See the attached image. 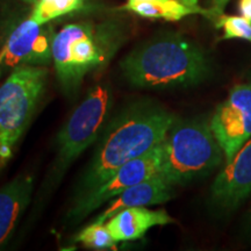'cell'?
I'll list each match as a JSON object with an SVG mask.
<instances>
[{
	"mask_svg": "<svg viewBox=\"0 0 251 251\" xmlns=\"http://www.w3.org/2000/svg\"><path fill=\"white\" fill-rule=\"evenodd\" d=\"M228 2L229 0H212V8L209 9L212 13V18H218L219 15L224 14Z\"/></svg>",
	"mask_w": 251,
	"mask_h": 251,
	"instance_id": "cell-18",
	"label": "cell"
},
{
	"mask_svg": "<svg viewBox=\"0 0 251 251\" xmlns=\"http://www.w3.org/2000/svg\"><path fill=\"white\" fill-rule=\"evenodd\" d=\"M176 118L155 102L125 108L107 125L81 180L80 197L107 181L122 165L163 143Z\"/></svg>",
	"mask_w": 251,
	"mask_h": 251,
	"instance_id": "cell-1",
	"label": "cell"
},
{
	"mask_svg": "<svg viewBox=\"0 0 251 251\" xmlns=\"http://www.w3.org/2000/svg\"><path fill=\"white\" fill-rule=\"evenodd\" d=\"M174 186L161 174L134 185L113 198L109 205L96 220L106 222L113 215L131 207H148L169 201L172 198Z\"/></svg>",
	"mask_w": 251,
	"mask_h": 251,
	"instance_id": "cell-11",
	"label": "cell"
},
{
	"mask_svg": "<svg viewBox=\"0 0 251 251\" xmlns=\"http://www.w3.org/2000/svg\"><path fill=\"white\" fill-rule=\"evenodd\" d=\"M75 240L94 250H114L117 241L112 236L106 222L94 220L77 235Z\"/></svg>",
	"mask_w": 251,
	"mask_h": 251,
	"instance_id": "cell-16",
	"label": "cell"
},
{
	"mask_svg": "<svg viewBox=\"0 0 251 251\" xmlns=\"http://www.w3.org/2000/svg\"><path fill=\"white\" fill-rule=\"evenodd\" d=\"M251 196V139L235 153L216 176L211 187V201L222 212L235 211Z\"/></svg>",
	"mask_w": 251,
	"mask_h": 251,
	"instance_id": "cell-10",
	"label": "cell"
},
{
	"mask_svg": "<svg viewBox=\"0 0 251 251\" xmlns=\"http://www.w3.org/2000/svg\"><path fill=\"white\" fill-rule=\"evenodd\" d=\"M23 1H26L28 4H36L37 0H23Z\"/></svg>",
	"mask_w": 251,
	"mask_h": 251,
	"instance_id": "cell-22",
	"label": "cell"
},
{
	"mask_svg": "<svg viewBox=\"0 0 251 251\" xmlns=\"http://www.w3.org/2000/svg\"><path fill=\"white\" fill-rule=\"evenodd\" d=\"M215 26L224 29L222 40L242 39L251 42V21L244 17L221 14L216 18Z\"/></svg>",
	"mask_w": 251,
	"mask_h": 251,
	"instance_id": "cell-17",
	"label": "cell"
},
{
	"mask_svg": "<svg viewBox=\"0 0 251 251\" xmlns=\"http://www.w3.org/2000/svg\"><path fill=\"white\" fill-rule=\"evenodd\" d=\"M211 128L228 163L251 139V83L238 84L213 113Z\"/></svg>",
	"mask_w": 251,
	"mask_h": 251,
	"instance_id": "cell-7",
	"label": "cell"
},
{
	"mask_svg": "<svg viewBox=\"0 0 251 251\" xmlns=\"http://www.w3.org/2000/svg\"><path fill=\"white\" fill-rule=\"evenodd\" d=\"M122 9L143 18L164 19L168 21H179L187 15L197 13L212 18L211 11L188 7L179 0H127Z\"/></svg>",
	"mask_w": 251,
	"mask_h": 251,
	"instance_id": "cell-14",
	"label": "cell"
},
{
	"mask_svg": "<svg viewBox=\"0 0 251 251\" xmlns=\"http://www.w3.org/2000/svg\"><path fill=\"white\" fill-rule=\"evenodd\" d=\"M238 9H240L242 17L251 21V0H240Z\"/></svg>",
	"mask_w": 251,
	"mask_h": 251,
	"instance_id": "cell-20",
	"label": "cell"
},
{
	"mask_svg": "<svg viewBox=\"0 0 251 251\" xmlns=\"http://www.w3.org/2000/svg\"><path fill=\"white\" fill-rule=\"evenodd\" d=\"M180 2H183L184 5L188 6V7H192V8H200L199 5H198V1L199 0H179Z\"/></svg>",
	"mask_w": 251,
	"mask_h": 251,
	"instance_id": "cell-21",
	"label": "cell"
},
{
	"mask_svg": "<svg viewBox=\"0 0 251 251\" xmlns=\"http://www.w3.org/2000/svg\"><path fill=\"white\" fill-rule=\"evenodd\" d=\"M172 222H175V219L164 209L153 211L147 207H131L113 215L106 221V225L119 243L140 240L156 226H165Z\"/></svg>",
	"mask_w": 251,
	"mask_h": 251,
	"instance_id": "cell-12",
	"label": "cell"
},
{
	"mask_svg": "<svg viewBox=\"0 0 251 251\" xmlns=\"http://www.w3.org/2000/svg\"><path fill=\"white\" fill-rule=\"evenodd\" d=\"M47 77L46 68L24 65L13 69L0 86V165L11 158L29 125Z\"/></svg>",
	"mask_w": 251,
	"mask_h": 251,
	"instance_id": "cell-5",
	"label": "cell"
},
{
	"mask_svg": "<svg viewBox=\"0 0 251 251\" xmlns=\"http://www.w3.org/2000/svg\"><path fill=\"white\" fill-rule=\"evenodd\" d=\"M162 144L161 175L174 187L211 175L225 159L211 124L203 118L176 119Z\"/></svg>",
	"mask_w": 251,
	"mask_h": 251,
	"instance_id": "cell-3",
	"label": "cell"
},
{
	"mask_svg": "<svg viewBox=\"0 0 251 251\" xmlns=\"http://www.w3.org/2000/svg\"><path fill=\"white\" fill-rule=\"evenodd\" d=\"M54 35L49 24L40 25L28 17L12 30L4 47L0 49L2 71L24 65H48L52 61Z\"/></svg>",
	"mask_w": 251,
	"mask_h": 251,
	"instance_id": "cell-9",
	"label": "cell"
},
{
	"mask_svg": "<svg viewBox=\"0 0 251 251\" xmlns=\"http://www.w3.org/2000/svg\"><path fill=\"white\" fill-rule=\"evenodd\" d=\"M1 74H2V69L0 67V77H1Z\"/></svg>",
	"mask_w": 251,
	"mask_h": 251,
	"instance_id": "cell-23",
	"label": "cell"
},
{
	"mask_svg": "<svg viewBox=\"0 0 251 251\" xmlns=\"http://www.w3.org/2000/svg\"><path fill=\"white\" fill-rule=\"evenodd\" d=\"M85 0H37L29 18L40 25L49 24L63 15L79 11Z\"/></svg>",
	"mask_w": 251,
	"mask_h": 251,
	"instance_id": "cell-15",
	"label": "cell"
},
{
	"mask_svg": "<svg viewBox=\"0 0 251 251\" xmlns=\"http://www.w3.org/2000/svg\"><path fill=\"white\" fill-rule=\"evenodd\" d=\"M241 228H242L243 236L251 241V209L247 213L246 216H244V220L242 222V226H241Z\"/></svg>",
	"mask_w": 251,
	"mask_h": 251,
	"instance_id": "cell-19",
	"label": "cell"
},
{
	"mask_svg": "<svg viewBox=\"0 0 251 251\" xmlns=\"http://www.w3.org/2000/svg\"><path fill=\"white\" fill-rule=\"evenodd\" d=\"M162 158L163 144L161 143L144 155L126 163L107 181L77 200L71 211V219L83 220L94 209L111 201L127 188L161 174Z\"/></svg>",
	"mask_w": 251,
	"mask_h": 251,
	"instance_id": "cell-8",
	"label": "cell"
},
{
	"mask_svg": "<svg viewBox=\"0 0 251 251\" xmlns=\"http://www.w3.org/2000/svg\"><path fill=\"white\" fill-rule=\"evenodd\" d=\"M120 68L131 85L152 90L197 85L211 72L205 52L177 35L142 43L124 57Z\"/></svg>",
	"mask_w": 251,
	"mask_h": 251,
	"instance_id": "cell-2",
	"label": "cell"
},
{
	"mask_svg": "<svg viewBox=\"0 0 251 251\" xmlns=\"http://www.w3.org/2000/svg\"><path fill=\"white\" fill-rule=\"evenodd\" d=\"M117 49L107 29L90 24H70L52 39V62L63 90L74 92L90 72L98 70Z\"/></svg>",
	"mask_w": 251,
	"mask_h": 251,
	"instance_id": "cell-4",
	"label": "cell"
},
{
	"mask_svg": "<svg viewBox=\"0 0 251 251\" xmlns=\"http://www.w3.org/2000/svg\"><path fill=\"white\" fill-rule=\"evenodd\" d=\"M33 188V178L25 175L0 188V247L7 242L14 231L19 219L30 201Z\"/></svg>",
	"mask_w": 251,
	"mask_h": 251,
	"instance_id": "cell-13",
	"label": "cell"
},
{
	"mask_svg": "<svg viewBox=\"0 0 251 251\" xmlns=\"http://www.w3.org/2000/svg\"><path fill=\"white\" fill-rule=\"evenodd\" d=\"M113 102L107 81L96 84L65 122L57 141V169L63 172L98 139Z\"/></svg>",
	"mask_w": 251,
	"mask_h": 251,
	"instance_id": "cell-6",
	"label": "cell"
}]
</instances>
